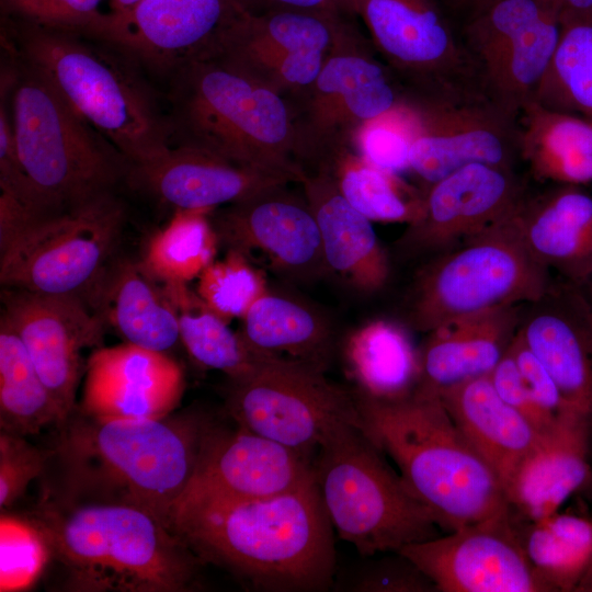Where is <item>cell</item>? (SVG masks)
Here are the masks:
<instances>
[{
    "mask_svg": "<svg viewBox=\"0 0 592 592\" xmlns=\"http://www.w3.org/2000/svg\"><path fill=\"white\" fill-rule=\"evenodd\" d=\"M170 530L203 563L266 592H316L332 587L333 526L315 480L283 494L238 499L184 494Z\"/></svg>",
    "mask_w": 592,
    "mask_h": 592,
    "instance_id": "obj_1",
    "label": "cell"
},
{
    "mask_svg": "<svg viewBox=\"0 0 592 592\" xmlns=\"http://www.w3.org/2000/svg\"><path fill=\"white\" fill-rule=\"evenodd\" d=\"M213 421L201 411L158 419H115L73 412L56 426L50 462L55 486L44 496L62 503H116L144 509L170 528Z\"/></svg>",
    "mask_w": 592,
    "mask_h": 592,
    "instance_id": "obj_2",
    "label": "cell"
},
{
    "mask_svg": "<svg viewBox=\"0 0 592 592\" xmlns=\"http://www.w3.org/2000/svg\"><path fill=\"white\" fill-rule=\"evenodd\" d=\"M80 592H183L203 562L160 519L133 505L62 503L43 496L32 517Z\"/></svg>",
    "mask_w": 592,
    "mask_h": 592,
    "instance_id": "obj_3",
    "label": "cell"
},
{
    "mask_svg": "<svg viewBox=\"0 0 592 592\" xmlns=\"http://www.w3.org/2000/svg\"><path fill=\"white\" fill-rule=\"evenodd\" d=\"M361 428L397 465L414 496L447 532L512 514L505 489L436 395L382 401L352 391Z\"/></svg>",
    "mask_w": 592,
    "mask_h": 592,
    "instance_id": "obj_4",
    "label": "cell"
},
{
    "mask_svg": "<svg viewBox=\"0 0 592 592\" xmlns=\"http://www.w3.org/2000/svg\"><path fill=\"white\" fill-rule=\"evenodd\" d=\"M9 31L18 60L46 79L128 164L171 147L169 117L129 57L76 32L11 19Z\"/></svg>",
    "mask_w": 592,
    "mask_h": 592,
    "instance_id": "obj_5",
    "label": "cell"
},
{
    "mask_svg": "<svg viewBox=\"0 0 592 592\" xmlns=\"http://www.w3.org/2000/svg\"><path fill=\"white\" fill-rule=\"evenodd\" d=\"M172 140L300 183L288 103L224 61L191 59L173 72Z\"/></svg>",
    "mask_w": 592,
    "mask_h": 592,
    "instance_id": "obj_6",
    "label": "cell"
},
{
    "mask_svg": "<svg viewBox=\"0 0 592 592\" xmlns=\"http://www.w3.org/2000/svg\"><path fill=\"white\" fill-rule=\"evenodd\" d=\"M11 122L18 156L42 214L112 192L127 160L38 72L18 60Z\"/></svg>",
    "mask_w": 592,
    "mask_h": 592,
    "instance_id": "obj_7",
    "label": "cell"
},
{
    "mask_svg": "<svg viewBox=\"0 0 592 592\" xmlns=\"http://www.w3.org/2000/svg\"><path fill=\"white\" fill-rule=\"evenodd\" d=\"M333 530L362 556L398 553L439 536L431 511L383 457L357 422L335 425L314 458Z\"/></svg>",
    "mask_w": 592,
    "mask_h": 592,
    "instance_id": "obj_8",
    "label": "cell"
},
{
    "mask_svg": "<svg viewBox=\"0 0 592 592\" xmlns=\"http://www.w3.org/2000/svg\"><path fill=\"white\" fill-rule=\"evenodd\" d=\"M519 209L419 269L407 306L411 330L426 333L455 318L531 304L547 293L553 284L550 271L527 247Z\"/></svg>",
    "mask_w": 592,
    "mask_h": 592,
    "instance_id": "obj_9",
    "label": "cell"
},
{
    "mask_svg": "<svg viewBox=\"0 0 592 592\" xmlns=\"http://www.w3.org/2000/svg\"><path fill=\"white\" fill-rule=\"evenodd\" d=\"M126 212L113 192L38 215L0 250L1 287L87 299L117 255Z\"/></svg>",
    "mask_w": 592,
    "mask_h": 592,
    "instance_id": "obj_10",
    "label": "cell"
},
{
    "mask_svg": "<svg viewBox=\"0 0 592 592\" xmlns=\"http://www.w3.org/2000/svg\"><path fill=\"white\" fill-rule=\"evenodd\" d=\"M354 18L342 24L317 78L286 96L291 111L295 158L304 172L333 148L353 144L358 132L396 111L403 88L374 54Z\"/></svg>",
    "mask_w": 592,
    "mask_h": 592,
    "instance_id": "obj_11",
    "label": "cell"
},
{
    "mask_svg": "<svg viewBox=\"0 0 592 592\" xmlns=\"http://www.w3.org/2000/svg\"><path fill=\"white\" fill-rule=\"evenodd\" d=\"M303 362L270 356L248 376L229 380L226 409L237 426L314 459L342 422L361 423L352 391Z\"/></svg>",
    "mask_w": 592,
    "mask_h": 592,
    "instance_id": "obj_12",
    "label": "cell"
},
{
    "mask_svg": "<svg viewBox=\"0 0 592 592\" xmlns=\"http://www.w3.org/2000/svg\"><path fill=\"white\" fill-rule=\"evenodd\" d=\"M411 133L410 166L425 191L469 163L512 168L519 117L485 94L453 99L403 88Z\"/></svg>",
    "mask_w": 592,
    "mask_h": 592,
    "instance_id": "obj_13",
    "label": "cell"
},
{
    "mask_svg": "<svg viewBox=\"0 0 592 592\" xmlns=\"http://www.w3.org/2000/svg\"><path fill=\"white\" fill-rule=\"evenodd\" d=\"M403 88L454 99L478 95L475 62L457 43L437 0H343Z\"/></svg>",
    "mask_w": 592,
    "mask_h": 592,
    "instance_id": "obj_14",
    "label": "cell"
},
{
    "mask_svg": "<svg viewBox=\"0 0 592 592\" xmlns=\"http://www.w3.org/2000/svg\"><path fill=\"white\" fill-rule=\"evenodd\" d=\"M253 10V0H140L107 12L83 33L138 66L172 70L206 56L235 19Z\"/></svg>",
    "mask_w": 592,
    "mask_h": 592,
    "instance_id": "obj_15",
    "label": "cell"
},
{
    "mask_svg": "<svg viewBox=\"0 0 592 592\" xmlns=\"http://www.w3.org/2000/svg\"><path fill=\"white\" fill-rule=\"evenodd\" d=\"M526 198L512 168L469 163L425 190L424 210L395 243L406 258L437 255L486 232Z\"/></svg>",
    "mask_w": 592,
    "mask_h": 592,
    "instance_id": "obj_16",
    "label": "cell"
},
{
    "mask_svg": "<svg viewBox=\"0 0 592 592\" xmlns=\"http://www.w3.org/2000/svg\"><path fill=\"white\" fill-rule=\"evenodd\" d=\"M443 592H550L512 514L410 544L399 551Z\"/></svg>",
    "mask_w": 592,
    "mask_h": 592,
    "instance_id": "obj_17",
    "label": "cell"
},
{
    "mask_svg": "<svg viewBox=\"0 0 592 592\" xmlns=\"http://www.w3.org/2000/svg\"><path fill=\"white\" fill-rule=\"evenodd\" d=\"M1 315L25 346L65 420L84 375L82 351L101 346L106 327L82 299L1 289Z\"/></svg>",
    "mask_w": 592,
    "mask_h": 592,
    "instance_id": "obj_18",
    "label": "cell"
},
{
    "mask_svg": "<svg viewBox=\"0 0 592 592\" xmlns=\"http://www.w3.org/2000/svg\"><path fill=\"white\" fill-rule=\"evenodd\" d=\"M210 218L220 246L248 257L261 252L287 280L307 283L329 274L315 215L304 193L287 184L218 207Z\"/></svg>",
    "mask_w": 592,
    "mask_h": 592,
    "instance_id": "obj_19",
    "label": "cell"
},
{
    "mask_svg": "<svg viewBox=\"0 0 592 592\" xmlns=\"http://www.w3.org/2000/svg\"><path fill=\"white\" fill-rule=\"evenodd\" d=\"M312 480L314 459L239 426L230 430L213 421L182 496L260 499L297 490Z\"/></svg>",
    "mask_w": 592,
    "mask_h": 592,
    "instance_id": "obj_20",
    "label": "cell"
},
{
    "mask_svg": "<svg viewBox=\"0 0 592 592\" xmlns=\"http://www.w3.org/2000/svg\"><path fill=\"white\" fill-rule=\"evenodd\" d=\"M125 178L133 189L174 210H214L291 183L283 175L189 145L171 146L150 160L128 164Z\"/></svg>",
    "mask_w": 592,
    "mask_h": 592,
    "instance_id": "obj_21",
    "label": "cell"
},
{
    "mask_svg": "<svg viewBox=\"0 0 592 592\" xmlns=\"http://www.w3.org/2000/svg\"><path fill=\"white\" fill-rule=\"evenodd\" d=\"M183 390L182 368L169 354L124 342L87 360L78 408L102 418L158 419L172 413Z\"/></svg>",
    "mask_w": 592,
    "mask_h": 592,
    "instance_id": "obj_22",
    "label": "cell"
},
{
    "mask_svg": "<svg viewBox=\"0 0 592 592\" xmlns=\"http://www.w3.org/2000/svg\"><path fill=\"white\" fill-rule=\"evenodd\" d=\"M519 332L568 406L592 424V323L581 287L553 282L525 305Z\"/></svg>",
    "mask_w": 592,
    "mask_h": 592,
    "instance_id": "obj_23",
    "label": "cell"
},
{
    "mask_svg": "<svg viewBox=\"0 0 592 592\" xmlns=\"http://www.w3.org/2000/svg\"><path fill=\"white\" fill-rule=\"evenodd\" d=\"M525 305H505L455 318L433 330L419 346L421 375L415 390L437 395L460 383L489 376L509 350Z\"/></svg>",
    "mask_w": 592,
    "mask_h": 592,
    "instance_id": "obj_24",
    "label": "cell"
},
{
    "mask_svg": "<svg viewBox=\"0 0 592 592\" xmlns=\"http://www.w3.org/2000/svg\"><path fill=\"white\" fill-rule=\"evenodd\" d=\"M592 424L568 418L542 434L510 479L505 492L512 515L537 521L559 511L589 481Z\"/></svg>",
    "mask_w": 592,
    "mask_h": 592,
    "instance_id": "obj_25",
    "label": "cell"
},
{
    "mask_svg": "<svg viewBox=\"0 0 592 592\" xmlns=\"http://www.w3.org/2000/svg\"><path fill=\"white\" fill-rule=\"evenodd\" d=\"M300 184L315 215L329 273L371 294L389 277V260L367 217L354 208L322 169L304 172Z\"/></svg>",
    "mask_w": 592,
    "mask_h": 592,
    "instance_id": "obj_26",
    "label": "cell"
},
{
    "mask_svg": "<svg viewBox=\"0 0 592 592\" xmlns=\"http://www.w3.org/2000/svg\"><path fill=\"white\" fill-rule=\"evenodd\" d=\"M87 305L126 343L167 354L181 343L174 307L140 259L117 254Z\"/></svg>",
    "mask_w": 592,
    "mask_h": 592,
    "instance_id": "obj_27",
    "label": "cell"
},
{
    "mask_svg": "<svg viewBox=\"0 0 592 592\" xmlns=\"http://www.w3.org/2000/svg\"><path fill=\"white\" fill-rule=\"evenodd\" d=\"M522 232L535 258L561 280L583 286L592 278V195L561 185L526 197L519 209Z\"/></svg>",
    "mask_w": 592,
    "mask_h": 592,
    "instance_id": "obj_28",
    "label": "cell"
},
{
    "mask_svg": "<svg viewBox=\"0 0 592 592\" xmlns=\"http://www.w3.org/2000/svg\"><path fill=\"white\" fill-rule=\"evenodd\" d=\"M436 396L505 489L543 433L501 398L489 376L460 383Z\"/></svg>",
    "mask_w": 592,
    "mask_h": 592,
    "instance_id": "obj_29",
    "label": "cell"
},
{
    "mask_svg": "<svg viewBox=\"0 0 592 592\" xmlns=\"http://www.w3.org/2000/svg\"><path fill=\"white\" fill-rule=\"evenodd\" d=\"M240 320L238 333L261 356L298 361L326 372L338 349L326 315L301 298L270 287Z\"/></svg>",
    "mask_w": 592,
    "mask_h": 592,
    "instance_id": "obj_30",
    "label": "cell"
},
{
    "mask_svg": "<svg viewBox=\"0 0 592 592\" xmlns=\"http://www.w3.org/2000/svg\"><path fill=\"white\" fill-rule=\"evenodd\" d=\"M407 325L376 319L349 332L341 357L354 392L382 401L411 396L420 382L419 348Z\"/></svg>",
    "mask_w": 592,
    "mask_h": 592,
    "instance_id": "obj_31",
    "label": "cell"
},
{
    "mask_svg": "<svg viewBox=\"0 0 592 592\" xmlns=\"http://www.w3.org/2000/svg\"><path fill=\"white\" fill-rule=\"evenodd\" d=\"M519 126V155L533 175L561 185L592 183L591 119L528 101Z\"/></svg>",
    "mask_w": 592,
    "mask_h": 592,
    "instance_id": "obj_32",
    "label": "cell"
},
{
    "mask_svg": "<svg viewBox=\"0 0 592 592\" xmlns=\"http://www.w3.org/2000/svg\"><path fill=\"white\" fill-rule=\"evenodd\" d=\"M315 169L328 172L345 200L371 221L408 225L423 214L425 191L374 164L353 144L333 148Z\"/></svg>",
    "mask_w": 592,
    "mask_h": 592,
    "instance_id": "obj_33",
    "label": "cell"
},
{
    "mask_svg": "<svg viewBox=\"0 0 592 592\" xmlns=\"http://www.w3.org/2000/svg\"><path fill=\"white\" fill-rule=\"evenodd\" d=\"M162 285L178 317L181 344L200 367L219 371L229 380H237L270 357L251 351L238 331H232L189 284Z\"/></svg>",
    "mask_w": 592,
    "mask_h": 592,
    "instance_id": "obj_34",
    "label": "cell"
},
{
    "mask_svg": "<svg viewBox=\"0 0 592 592\" xmlns=\"http://www.w3.org/2000/svg\"><path fill=\"white\" fill-rule=\"evenodd\" d=\"M513 522L524 550L550 592H577L592 568V517L559 511Z\"/></svg>",
    "mask_w": 592,
    "mask_h": 592,
    "instance_id": "obj_35",
    "label": "cell"
},
{
    "mask_svg": "<svg viewBox=\"0 0 592 592\" xmlns=\"http://www.w3.org/2000/svg\"><path fill=\"white\" fill-rule=\"evenodd\" d=\"M64 421L22 341L0 318V430L27 436Z\"/></svg>",
    "mask_w": 592,
    "mask_h": 592,
    "instance_id": "obj_36",
    "label": "cell"
},
{
    "mask_svg": "<svg viewBox=\"0 0 592 592\" xmlns=\"http://www.w3.org/2000/svg\"><path fill=\"white\" fill-rule=\"evenodd\" d=\"M530 101L592 121V10L561 11L556 50Z\"/></svg>",
    "mask_w": 592,
    "mask_h": 592,
    "instance_id": "obj_37",
    "label": "cell"
},
{
    "mask_svg": "<svg viewBox=\"0 0 592 592\" xmlns=\"http://www.w3.org/2000/svg\"><path fill=\"white\" fill-rule=\"evenodd\" d=\"M213 209H175L146 243L141 262L161 283L189 284L216 258L220 246Z\"/></svg>",
    "mask_w": 592,
    "mask_h": 592,
    "instance_id": "obj_38",
    "label": "cell"
},
{
    "mask_svg": "<svg viewBox=\"0 0 592 592\" xmlns=\"http://www.w3.org/2000/svg\"><path fill=\"white\" fill-rule=\"evenodd\" d=\"M269 289L264 272L244 253L227 249L197 277L196 293L202 300L228 323L241 319Z\"/></svg>",
    "mask_w": 592,
    "mask_h": 592,
    "instance_id": "obj_39",
    "label": "cell"
},
{
    "mask_svg": "<svg viewBox=\"0 0 592 592\" xmlns=\"http://www.w3.org/2000/svg\"><path fill=\"white\" fill-rule=\"evenodd\" d=\"M0 590L30 587L52 557L49 544L33 519L2 515L0 522Z\"/></svg>",
    "mask_w": 592,
    "mask_h": 592,
    "instance_id": "obj_40",
    "label": "cell"
},
{
    "mask_svg": "<svg viewBox=\"0 0 592 592\" xmlns=\"http://www.w3.org/2000/svg\"><path fill=\"white\" fill-rule=\"evenodd\" d=\"M353 146L380 168L396 173L409 171L411 133L402 103L396 111L363 127Z\"/></svg>",
    "mask_w": 592,
    "mask_h": 592,
    "instance_id": "obj_41",
    "label": "cell"
},
{
    "mask_svg": "<svg viewBox=\"0 0 592 592\" xmlns=\"http://www.w3.org/2000/svg\"><path fill=\"white\" fill-rule=\"evenodd\" d=\"M52 449L31 444L25 436L0 430V508L12 505L32 480L43 475Z\"/></svg>",
    "mask_w": 592,
    "mask_h": 592,
    "instance_id": "obj_42",
    "label": "cell"
},
{
    "mask_svg": "<svg viewBox=\"0 0 592 592\" xmlns=\"http://www.w3.org/2000/svg\"><path fill=\"white\" fill-rule=\"evenodd\" d=\"M102 0H1L11 20L46 29L83 33L102 14Z\"/></svg>",
    "mask_w": 592,
    "mask_h": 592,
    "instance_id": "obj_43",
    "label": "cell"
},
{
    "mask_svg": "<svg viewBox=\"0 0 592 592\" xmlns=\"http://www.w3.org/2000/svg\"><path fill=\"white\" fill-rule=\"evenodd\" d=\"M509 352L515 361L531 397L551 422L558 423L568 418H581L568 406L555 380L528 349L519 330Z\"/></svg>",
    "mask_w": 592,
    "mask_h": 592,
    "instance_id": "obj_44",
    "label": "cell"
},
{
    "mask_svg": "<svg viewBox=\"0 0 592 592\" xmlns=\"http://www.w3.org/2000/svg\"><path fill=\"white\" fill-rule=\"evenodd\" d=\"M349 590L361 592L437 591L433 582L412 561L399 553L396 558L376 560L362 567L351 579Z\"/></svg>",
    "mask_w": 592,
    "mask_h": 592,
    "instance_id": "obj_45",
    "label": "cell"
},
{
    "mask_svg": "<svg viewBox=\"0 0 592 592\" xmlns=\"http://www.w3.org/2000/svg\"><path fill=\"white\" fill-rule=\"evenodd\" d=\"M489 377L501 398L525 415L540 433L559 423L551 422L536 406L509 350Z\"/></svg>",
    "mask_w": 592,
    "mask_h": 592,
    "instance_id": "obj_46",
    "label": "cell"
},
{
    "mask_svg": "<svg viewBox=\"0 0 592 592\" xmlns=\"http://www.w3.org/2000/svg\"><path fill=\"white\" fill-rule=\"evenodd\" d=\"M291 9L331 15H349L343 0H254L253 10Z\"/></svg>",
    "mask_w": 592,
    "mask_h": 592,
    "instance_id": "obj_47",
    "label": "cell"
},
{
    "mask_svg": "<svg viewBox=\"0 0 592 592\" xmlns=\"http://www.w3.org/2000/svg\"><path fill=\"white\" fill-rule=\"evenodd\" d=\"M448 3L468 13V18L481 11L494 0H447Z\"/></svg>",
    "mask_w": 592,
    "mask_h": 592,
    "instance_id": "obj_48",
    "label": "cell"
},
{
    "mask_svg": "<svg viewBox=\"0 0 592 592\" xmlns=\"http://www.w3.org/2000/svg\"><path fill=\"white\" fill-rule=\"evenodd\" d=\"M561 11H589L592 10V0H554Z\"/></svg>",
    "mask_w": 592,
    "mask_h": 592,
    "instance_id": "obj_49",
    "label": "cell"
},
{
    "mask_svg": "<svg viewBox=\"0 0 592 592\" xmlns=\"http://www.w3.org/2000/svg\"><path fill=\"white\" fill-rule=\"evenodd\" d=\"M140 0H110V7L112 12H122L134 4H136Z\"/></svg>",
    "mask_w": 592,
    "mask_h": 592,
    "instance_id": "obj_50",
    "label": "cell"
},
{
    "mask_svg": "<svg viewBox=\"0 0 592 592\" xmlns=\"http://www.w3.org/2000/svg\"><path fill=\"white\" fill-rule=\"evenodd\" d=\"M581 289L588 305V310L592 323V278L583 286H581Z\"/></svg>",
    "mask_w": 592,
    "mask_h": 592,
    "instance_id": "obj_51",
    "label": "cell"
},
{
    "mask_svg": "<svg viewBox=\"0 0 592 592\" xmlns=\"http://www.w3.org/2000/svg\"><path fill=\"white\" fill-rule=\"evenodd\" d=\"M577 592H592V568L580 583Z\"/></svg>",
    "mask_w": 592,
    "mask_h": 592,
    "instance_id": "obj_52",
    "label": "cell"
}]
</instances>
